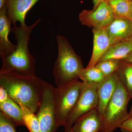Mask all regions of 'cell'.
Segmentation results:
<instances>
[{
    "mask_svg": "<svg viewBox=\"0 0 132 132\" xmlns=\"http://www.w3.org/2000/svg\"><path fill=\"white\" fill-rule=\"evenodd\" d=\"M105 28L111 45L126 40L132 36V20L115 16Z\"/></svg>",
    "mask_w": 132,
    "mask_h": 132,
    "instance_id": "9",
    "label": "cell"
},
{
    "mask_svg": "<svg viewBox=\"0 0 132 132\" xmlns=\"http://www.w3.org/2000/svg\"><path fill=\"white\" fill-rule=\"evenodd\" d=\"M117 72L105 77L97 85L98 105L97 109L100 118L113 95L119 81Z\"/></svg>",
    "mask_w": 132,
    "mask_h": 132,
    "instance_id": "11",
    "label": "cell"
},
{
    "mask_svg": "<svg viewBox=\"0 0 132 132\" xmlns=\"http://www.w3.org/2000/svg\"><path fill=\"white\" fill-rule=\"evenodd\" d=\"M6 0H0V9L5 6Z\"/></svg>",
    "mask_w": 132,
    "mask_h": 132,
    "instance_id": "27",
    "label": "cell"
},
{
    "mask_svg": "<svg viewBox=\"0 0 132 132\" xmlns=\"http://www.w3.org/2000/svg\"><path fill=\"white\" fill-rule=\"evenodd\" d=\"M45 80L37 76H22L10 73H0V86L9 97L19 104H24L34 112L39 107Z\"/></svg>",
    "mask_w": 132,
    "mask_h": 132,
    "instance_id": "2",
    "label": "cell"
},
{
    "mask_svg": "<svg viewBox=\"0 0 132 132\" xmlns=\"http://www.w3.org/2000/svg\"><path fill=\"white\" fill-rule=\"evenodd\" d=\"M122 61L119 60H106L99 62L95 67L100 69L105 77L117 72Z\"/></svg>",
    "mask_w": 132,
    "mask_h": 132,
    "instance_id": "21",
    "label": "cell"
},
{
    "mask_svg": "<svg viewBox=\"0 0 132 132\" xmlns=\"http://www.w3.org/2000/svg\"><path fill=\"white\" fill-rule=\"evenodd\" d=\"M41 21L39 19L31 26L14 25L12 32L14 34L17 45L11 54L2 55V66L0 73H10L22 76H35L36 60L28 48L30 36L33 29Z\"/></svg>",
    "mask_w": 132,
    "mask_h": 132,
    "instance_id": "1",
    "label": "cell"
},
{
    "mask_svg": "<svg viewBox=\"0 0 132 132\" xmlns=\"http://www.w3.org/2000/svg\"><path fill=\"white\" fill-rule=\"evenodd\" d=\"M128 115H129V118H132V106L130 109V112L128 113Z\"/></svg>",
    "mask_w": 132,
    "mask_h": 132,
    "instance_id": "28",
    "label": "cell"
},
{
    "mask_svg": "<svg viewBox=\"0 0 132 132\" xmlns=\"http://www.w3.org/2000/svg\"><path fill=\"white\" fill-rule=\"evenodd\" d=\"M119 128L123 132H132V118H128L121 125Z\"/></svg>",
    "mask_w": 132,
    "mask_h": 132,
    "instance_id": "23",
    "label": "cell"
},
{
    "mask_svg": "<svg viewBox=\"0 0 132 132\" xmlns=\"http://www.w3.org/2000/svg\"><path fill=\"white\" fill-rule=\"evenodd\" d=\"M101 120L97 108L79 118L73 125V132H99Z\"/></svg>",
    "mask_w": 132,
    "mask_h": 132,
    "instance_id": "14",
    "label": "cell"
},
{
    "mask_svg": "<svg viewBox=\"0 0 132 132\" xmlns=\"http://www.w3.org/2000/svg\"><path fill=\"white\" fill-rule=\"evenodd\" d=\"M132 52V42H120L111 45L99 62L110 59L122 61Z\"/></svg>",
    "mask_w": 132,
    "mask_h": 132,
    "instance_id": "15",
    "label": "cell"
},
{
    "mask_svg": "<svg viewBox=\"0 0 132 132\" xmlns=\"http://www.w3.org/2000/svg\"><path fill=\"white\" fill-rule=\"evenodd\" d=\"M131 99L119 80L101 118L99 132H114L129 118L127 106Z\"/></svg>",
    "mask_w": 132,
    "mask_h": 132,
    "instance_id": "4",
    "label": "cell"
},
{
    "mask_svg": "<svg viewBox=\"0 0 132 132\" xmlns=\"http://www.w3.org/2000/svg\"><path fill=\"white\" fill-rule=\"evenodd\" d=\"M127 40H129L130 41L132 42V36L130 38H129V39H128Z\"/></svg>",
    "mask_w": 132,
    "mask_h": 132,
    "instance_id": "30",
    "label": "cell"
},
{
    "mask_svg": "<svg viewBox=\"0 0 132 132\" xmlns=\"http://www.w3.org/2000/svg\"><path fill=\"white\" fill-rule=\"evenodd\" d=\"M22 109L24 125L30 132H40V124L36 114L24 104H19Z\"/></svg>",
    "mask_w": 132,
    "mask_h": 132,
    "instance_id": "19",
    "label": "cell"
},
{
    "mask_svg": "<svg viewBox=\"0 0 132 132\" xmlns=\"http://www.w3.org/2000/svg\"><path fill=\"white\" fill-rule=\"evenodd\" d=\"M12 22L8 18L6 6L0 9V56H7L16 49V45L9 39V33L12 32Z\"/></svg>",
    "mask_w": 132,
    "mask_h": 132,
    "instance_id": "13",
    "label": "cell"
},
{
    "mask_svg": "<svg viewBox=\"0 0 132 132\" xmlns=\"http://www.w3.org/2000/svg\"><path fill=\"white\" fill-rule=\"evenodd\" d=\"M93 47L92 57L86 68L94 67L111 45L105 27L93 29Z\"/></svg>",
    "mask_w": 132,
    "mask_h": 132,
    "instance_id": "12",
    "label": "cell"
},
{
    "mask_svg": "<svg viewBox=\"0 0 132 132\" xmlns=\"http://www.w3.org/2000/svg\"><path fill=\"white\" fill-rule=\"evenodd\" d=\"M121 61L127 63H132V52L126 59H124Z\"/></svg>",
    "mask_w": 132,
    "mask_h": 132,
    "instance_id": "25",
    "label": "cell"
},
{
    "mask_svg": "<svg viewBox=\"0 0 132 132\" xmlns=\"http://www.w3.org/2000/svg\"><path fill=\"white\" fill-rule=\"evenodd\" d=\"M56 40L58 56L54 64L53 75L56 86L60 87L78 81L84 68L81 59L67 38L57 35Z\"/></svg>",
    "mask_w": 132,
    "mask_h": 132,
    "instance_id": "3",
    "label": "cell"
},
{
    "mask_svg": "<svg viewBox=\"0 0 132 132\" xmlns=\"http://www.w3.org/2000/svg\"><path fill=\"white\" fill-rule=\"evenodd\" d=\"M84 86L81 81H76L55 88L54 106L58 127L64 126L79 100Z\"/></svg>",
    "mask_w": 132,
    "mask_h": 132,
    "instance_id": "5",
    "label": "cell"
},
{
    "mask_svg": "<svg viewBox=\"0 0 132 132\" xmlns=\"http://www.w3.org/2000/svg\"><path fill=\"white\" fill-rule=\"evenodd\" d=\"M130 8H131V17L132 18V1H130Z\"/></svg>",
    "mask_w": 132,
    "mask_h": 132,
    "instance_id": "29",
    "label": "cell"
},
{
    "mask_svg": "<svg viewBox=\"0 0 132 132\" xmlns=\"http://www.w3.org/2000/svg\"><path fill=\"white\" fill-rule=\"evenodd\" d=\"M16 126L2 112H0V132H16Z\"/></svg>",
    "mask_w": 132,
    "mask_h": 132,
    "instance_id": "22",
    "label": "cell"
},
{
    "mask_svg": "<svg viewBox=\"0 0 132 132\" xmlns=\"http://www.w3.org/2000/svg\"><path fill=\"white\" fill-rule=\"evenodd\" d=\"M65 132H73L72 130V128L70 130H69L68 131H65Z\"/></svg>",
    "mask_w": 132,
    "mask_h": 132,
    "instance_id": "31",
    "label": "cell"
},
{
    "mask_svg": "<svg viewBox=\"0 0 132 132\" xmlns=\"http://www.w3.org/2000/svg\"><path fill=\"white\" fill-rule=\"evenodd\" d=\"M54 88L45 80L42 99L36 114L39 122L40 132H55L59 127L55 112Z\"/></svg>",
    "mask_w": 132,
    "mask_h": 132,
    "instance_id": "6",
    "label": "cell"
},
{
    "mask_svg": "<svg viewBox=\"0 0 132 132\" xmlns=\"http://www.w3.org/2000/svg\"><path fill=\"white\" fill-rule=\"evenodd\" d=\"M84 83V88L79 100L73 111L67 119L63 126L65 131L70 130L75 121L79 118L98 108V83Z\"/></svg>",
    "mask_w": 132,
    "mask_h": 132,
    "instance_id": "7",
    "label": "cell"
},
{
    "mask_svg": "<svg viewBox=\"0 0 132 132\" xmlns=\"http://www.w3.org/2000/svg\"><path fill=\"white\" fill-rule=\"evenodd\" d=\"M128 1H132V0H128Z\"/></svg>",
    "mask_w": 132,
    "mask_h": 132,
    "instance_id": "32",
    "label": "cell"
},
{
    "mask_svg": "<svg viewBox=\"0 0 132 132\" xmlns=\"http://www.w3.org/2000/svg\"><path fill=\"white\" fill-rule=\"evenodd\" d=\"M103 1H104V0H92L94 5L93 8V9H95L98 6L100 3Z\"/></svg>",
    "mask_w": 132,
    "mask_h": 132,
    "instance_id": "26",
    "label": "cell"
},
{
    "mask_svg": "<svg viewBox=\"0 0 132 132\" xmlns=\"http://www.w3.org/2000/svg\"><path fill=\"white\" fill-rule=\"evenodd\" d=\"M115 17L112 8L105 0L102 1L95 9L82 10L78 16L81 24L93 29L105 27Z\"/></svg>",
    "mask_w": 132,
    "mask_h": 132,
    "instance_id": "8",
    "label": "cell"
},
{
    "mask_svg": "<svg viewBox=\"0 0 132 132\" xmlns=\"http://www.w3.org/2000/svg\"><path fill=\"white\" fill-rule=\"evenodd\" d=\"M9 97L6 89L1 86H0V104L7 100Z\"/></svg>",
    "mask_w": 132,
    "mask_h": 132,
    "instance_id": "24",
    "label": "cell"
},
{
    "mask_svg": "<svg viewBox=\"0 0 132 132\" xmlns=\"http://www.w3.org/2000/svg\"><path fill=\"white\" fill-rule=\"evenodd\" d=\"M110 6L115 16L131 19L130 1L128 0H105Z\"/></svg>",
    "mask_w": 132,
    "mask_h": 132,
    "instance_id": "18",
    "label": "cell"
},
{
    "mask_svg": "<svg viewBox=\"0 0 132 132\" xmlns=\"http://www.w3.org/2000/svg\"><path fill=\"white\" fill-rule=\"evenodd\" d=\"M117 72L119 80L132 98V63L122 61Z\"/></svg>",
    "mask_w": 132,
    "mask_h": 132,
    "instance_id": "17",
    "label": "cell"
},
{
    "mask_svg": "<svg viewBox=\"0 0 132 132\" xmlns=\"http://www.w3.org/2000/svg\"><path fill=\"white\" fill-rule=\"evenodd\" d=\"M105 77L101 71L95 67L91 68H83L79 75V79L86 84L98 83Z\"/></svg>",
    "mask_w": 132,
    "mask_h": 132,
    "instance_id": "20",
    "label": "cell"
},
{
    "mask_svg": "<svg viewBox=\"0 0 132 132\" xmlns=\"http://www.w3.org/2000/svg\"><path fill=\"white\" fill-rule=\"evenodd\" d=\"M0 110L14 123L16 127L25 126L20 106L10 97L6 101L0 104Z\"/></svg>",
    "mask_w": 132,
    "mask_h": 132,
    "instance_id": "16",
    "label": "cell"
},
{
    "mask_svg": "<svg viewBox=\"0 0 132 132\" xmlns=\"http://www.w3.org/2000/svg\"><path fill=\"white\" fill-rule=\"evenodd\" d=\"M39 0H6L5 6L8 18L14 25L19 22L22 26H27L25 18L27 13Z\"/></svg>",
    "mask_w": 132,
    "mask_h": 132,
    "instance_id": "10",
    "label": "cell"
}]
</instances>
